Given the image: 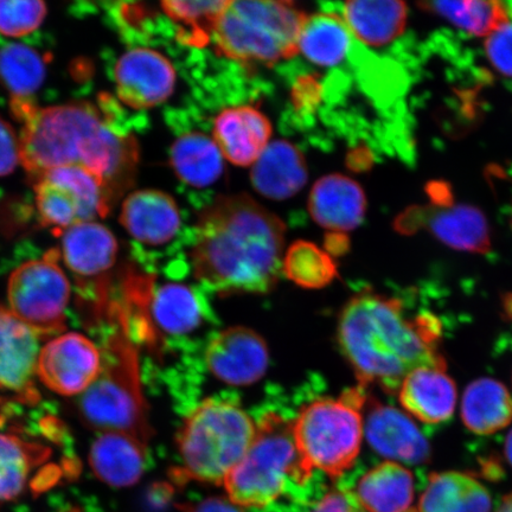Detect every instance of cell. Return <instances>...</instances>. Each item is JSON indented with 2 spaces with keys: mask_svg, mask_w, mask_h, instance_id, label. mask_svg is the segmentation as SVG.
<instances>
[{
  "mask_svg": "<svg viewBox=\"0 0 512 512\" xmlns=\"http://www.w3.org/2000/svg\"><path fill=\"white\" fill-rule=\"evenodd\" d=\"M176 76L172 63L149 48L128 50L114 69L119 100L137 111L149 110L168 100L174 93Z\"/></svg>",
  "mask_w": 512,
  "mask_h": 512,
  "instance_id": "obj_14",
  "label": "cell"
},
{
  "mask_svg": "<svg viewBox=\"0 0 512 512\" xmlns=\"http://www.w3.org/2000/svg\"><path fill=\"white\" fill-rule=\"evenodd\" d=\"M101 369V351L86 336L64 334L44 345L38 356L37 376L57 394H83Z\"/></svg>",
  "mask_w": 512,
  "mask_h": 512,
  "instance_id": "obj_13",
  "label": "cell"
},
{
  "mask_svg": "<svg viewBox=\"0 0 512 512\" xmlns=\"http://www.w3.org/2000/svg\"><path fill=\"white\" fill-rule=\"evenodd\" d=\"M256 424L238 401L215 396L190 409L177 434L181 465L172 469L178 484L221 485L248 451Z\"/></svg>",
  "mask_w": 512,
  "mask_h": 512,
  "instance_id": "obj_6",
  "label": "cell"
},
{
  "mask_svg": "<svg viewBox=\"0 0 512 512\" xmlns=\"http://www.w3.org/2000/svg\"><path fill=\"white\" fill-rule=\"evenodd\" d=\"M366 408L364 432L380 456L409 465L430 460L431 446L409 416L374 399L367 400Z\"/></svg>",
  "mask_w": 512,
  "mask_h": 512,
  "instance_id": "obj_17",
  "label": "cell"
},
{
  "mask_svg": "<svg viewBox=\"0 0 512 512\" xmlns=\"http://www.w3.org/2000/svg\"><path fill=\"white\" fill-rule=\"evenodd\" d=\"M106 319L110 332L101 352V369L92 386L81 394V419L95 431L130 434L147 445L152 431L136 343L128 335L119 304H112Z\"/></svg>",
  "mask_w": 512,
  "mask_h": 512,
  "instance_id": "obj_5",
  "label": "cell"
},
{
  "mask_svg": "<svg viewBox=\"0 0 512 512\" xmlns=\"http://www.w3.org/2000/svg\"><path fill=\"white\" fill-rule=\"evenodd\" d=\"M61 234L60 254L78 281L80 297L96 317L106 318L111 303L105 275L117 260V239L110 229L95 221L75 224Z\"/></svg>",
  "mask_w": 512,
  "mask_h": 512,
  "instance_id": "obj_11",
  "label": "cell"
},
{
  "mask_svg": "<svg viewBox=\"0 0 512 512\" xmlns=\"http://www.w3.org/2000/svg\"><path fill=\"white\" fill-rule=\"evenodd\" d=\"M511 219H512V214H511Z\"/></svg>",
  "mask_w": 512,
  "mask_h": 512,
  "instance_id": "obj_43",
  "label": "cell"
},
{
  "mask_svg": "<svg viewBox=\"0 0 512 512\" xmlns=\"http://www.w3.org/2000/svg\"><path fill=\"white\" fill-rule=\"evenodd\" d=\"M356 512H366V511H363L362 509L357 508Z\"/></svg>",
  "mask_w": 512,
  "mask_h": 512,
  "instance_id": "obj_42",
  "label": "cell"
},
{
  "mask_svg": "<svg viewBox=\"0 0 512 512\" xmlns=\"http://www.w3.org/2000/svg\"><path fill=\"white\" fill-rule=\"evenodd\" d=\"M354 40L341 15L323 12L306 16L298 51L318 67H337L351 55Z\"/></svg>",
  "mask_w": 512,
  "mask_h": 512,
  "instance_id": "obj_27",
  "label": "cell"
},
{
  "mask_svg": "<svg viewBox=\"0 0 512 512\" xmlns=\"http://www.w3.org/2000/svg\"><path fill=\"white\" fill-rule=\"evenodd\" d=\"M418 512H491L488 489L462 472L433 473L428 478Z\"/></svg>",
  "mask_w": 512,
  "mask_h": 512,
  "instance_id": "obj_26",
  "label": "cell"
},
{
  "mask_svg": "<svg viewBox=\"0 0 512 512\" xmlns=\"http://www.w3.org/2000/svg\"><path fill=\"white\" fill-rule=\"evenodd\" d=\"M179 510L183 512H245L227 499L210 497L200 502H188L179 505Z\"/></svg>",
  "mask_w": 512,
  "mask_h": 512,
  "instance_id": "obj_39",
  "label": "cell"
},
{
  "mask_svg": "<svg viewBox=\"0 0 512 512\" xmlns=\"http://www.w3.org/2000/svg\"><path fill=\"white\" fill-rule=\"evenodd\" d=\"M309 178L302 151L286 140L268 144L252 165L251 182L261 196L284 201L297 195Z\"/></svg>",
  "mask_w": 512,
  "mask_h": 512,
  "instance_id": "obj_22",
  "label": "cell"
},
{
  "mask_svg": "<svg viewBox=\"0 0 512 512\" xmlns=\"http://www.w3.org/2000/svg\"><path fill=\"white\" fill-rule=\"evenodd\" d=\"M441 325L432 313L409 317L399 299L364 291L344 306L338 343L358 384L399 393L403 380L421 367L446 368L440 354Z\"/></svg>",
  "mask_w": 512,
  "mask_h": 512,
  "instance_id": "obj_2",
  "label": "cell"
},
{
  "mask_svg": "<svg viewBox=\"0 0 512 512\" xmlns=\"http://www.w3.org/2000/svg\"><path fill=\"white\" fill-rule=\"evenodd\" d=\"M120 222L134 240L160 247L178 234L182 217L176 201L166 192L139 190L127 196Z\"/></svg>",
  "mask_w": 512,
  "mask_h": 512,
  "instance_id": "obj_19",
  "label": "cell"
},
{
  "mask_svg": "<svg viewBox=\"0 0 512 512\" xmlns=\"http://www.w3.org/2000/svg\"><path fill=\"white\" fill-rule=\"evenodd\" d=\"M46 62L34 48L10 43L0 49V83L14 102L29 101L46 79Z\"/></svg>",
  "mask_w": 512,
  "mask_h": 512,
  "instance_id": "obj_32",
  "label": "cell"
},
{
  "mask_svg": "<svg viewBox=\"0 0 512 512\" xmlns=\"http://www.w3.org/2000/svg\"><path fill=\"white\" fill-rule=\"evenodd\" d=\"M496 512H512V494L503 497Z\"/></svg>",
  "mask_w": 512,
  "mask_h": 512,
  "instance_id": "obj_41",
  "label": "cell"
},
{
  "mask_svg": "<svg viewBox=\"0 0 512 512\" xmlns=\"http://www.w3.org/2000/svg\"><path fill=\"white\" fill-rule=\"evenodd\" d=\"M224 157L215 140L202 132L181 134L171 146L175 174L192 188H207L219 181Z\"/></svg>",
  "mask_w": 512,
  "mask_h": 512,
  "instance_id": "obj_28",
  "label": "cell"
},
{
  "mask_svg": "<svg viewBox=\"0 0 512 512\" xmlns=\"http://www.w3.org/2000/svg\"><path fill=\"white\" fill-rule=\"evenodd\" d=\"M38 335L14 313L0 306V388L10 390L27 403H35Z\"/></svg>",
  "mask_w": 512,
  "mask_h": 512,
  "instance_id": "obj_16",
  "label": "cell"
},
{
  "mask_svg": "<svg viewBox=\"0 0 512 512\" xmlns=\"http://www.w3.org/2000/svg\"><path fill=\"white\" fill-rule=\"evenodd\" d=\"M364 387L345 390L339 398H319L293 418V434L300 457L313 471L341 478L354 466L361 451L367 395Z\"/></svg>",
  "mask_w": 512,
  "mask_h": 512,
  "instance_id": "obj_8",
  "label": "cell"
},
{
  "mask_svg": "<svg viewBox=\"0 0 512 512\" xmlns=\"http://www.w3.org/2000/svg\"><path fill=\"white\" fill-rule=\"evenodd\" d=\"M462 419L478 435L497 433L512 421V398L503 383L492 379L473 381L462 401Z\"/></svg>",
  "mask_w": 512,
  "mask_h": 512,
  "instance_id": "obj_29",
  "label": "cell"
},
{
  "mask_svg": "<svg viewBox=\"0 0 512 512\" xmlns=\"http://www.w3.org/2000/svg\"><path fill=\"white\" fill-rule=\"evenodd\" d=\"M60 252L49 251L41 259L19 266L8 287L10 311L38 337L66 330L70 284L60 264Z\"/></svg>",
  "mask_w": 512,
  "mask_h": 512,
  "instance_id": "obj_9",
  "label": "cell"
},
{
  "mask_svg": "<svg viewBox=\"0 0 512 512\" xmlns=\"http://www.w3.org/2000/svg\"><path fill=\"white\" fill-rule=\"evenodd\" d=\"M21 163V140L11 125L0 118V177L11 174Z\"/></svg>",
  "mask_w": 512,
  "mask_h": 512,
  "instance_id": "obj_37",
  "label": "cell"
},
{
  "mask_svg": "<svg viewBox=\"0 0 512 512\" xmlns=\"http://www.w3.org/2000/svg\"><path fill=\"white\" fill-rule=\"evenodd\" d=\"M422 10L446 19L454 27L476 37H488L512 19V4L497 2H422Z\"/></svg>",
  "mask_w": 512,
  "mask_h": 512,
  "instance_id": "obj_30",
  "label": "cell"
},
{
  "mask_svg": "<svg viewBox=\"0 0 512 512\" xmlns=\"http://www.w3.org/2000/svg\"><path fill=\"white\" fill-rule=\"evenodd\" d=\"M309 211L320 227L337 234L356 229L366 216L367 197L360 184L347 176H324L313 185Z\"/></svg>",
  "mask_w": 512,
  "mask_h": 512,
  "instance_id": "obj_20",
  "label": "cell"
},
{
  "mask_svg": "<svg viewBox=\"0 0 512 512\" xmlns=\"http://www.w3.org/2000/svg\"><path fill=\"white\" fill-rule=\"evenodd\" d=\"M38 214L46 226L64 230L94 222L110 211L114 198L105 179L82 166H61L36 179Z\"/></svg>",
  "mask_w": 512,
  "mask_h": 512,
  "instance_id": "obj_10",
  "label": "cell"
},
{
  "mask_svg": "<svg viewBox=\"0 0 512 512\" xmlns=\"http://www.w3.org/2000/svg\"><path fill=\"white\" fill-rule=\"evenodd\" d=\"M504 453L505 458H507L509 464L512 466V430L509 432L507 439H505Z\"/></svg>",
  "mask_w": 512,
  "mask_h": 512,
  "instance_id": "obj_40",
  "label": "cell"
},
{
  "mask_svg": "<svg viewBox=\"0 0 512 512\" xmlns=\"http://www.w3.org/2000/svg\"><path fill=\"white\" fill-rule=\"evenodd\" d=\"M341 16L355 40L381 48L405 32L408 8L406 3L392 0H354L343 5Z\"/></svg>",
  "mask_w": 512,
  "mask_h": 512,
  "instance_id": "obj_25",
  "label": "cell"
},
{
  "mask_svg": "<svg viewBox=\"0 0 512 512\" xmlns=\"http://www.w3.org/2000/svg\"><path fill=\"white\" fill-rule=\"evenodd\" d=\"M272 137V124L252 106L229 107L217 115L213 139L224 159L238 166H252Z\"/></svg>",
  "mask_w": 512,
  "mask_h": 512,
  "instance_id": "obj_18",
  "label": "cell"
},
{
  "mask_svg": "<svg viewBox=\"0 0 512 512\" xmlns=\"http://www.w3.org/2000/svg\"><path fill=\"white\" fill-rule=\"evenodd\" d=\"M94 475L114 488L137 484L146 467V445L130 434L101 433L89 453Z\"/></svg>",
  "mask_w": 512,
  "mask_h": 512,
  "instance_id": "obj_24",
  "label": "cell"
},
{
  "mask_svg": "<svg viewBox=\"0 0 512 512\" xmlns=\"http://www.w3.org/2000/svg\"><path fill=\"white\" fill-rule=\"evenodd\" d=\"M433 206L406 211L396 221L402 233L426 228L447 247L458 251L485 254L491 251L488 220L479 209L469 204H454L433 197Z\"/></svg>",
  "mask_w": 512,
  "mask_h": 512,
  "instance_id": "obj_12",
  "label": "cell"
},
{
  "mask_svg": "<svg viewBox=\"0 0 512 512\" xmlns=\"http://www.w3.org/2000/svg\"><path fill=\"white\" fill-rule=\"evenodd\" d=\"M47 5L40 0H0V34L19 38L41 27Z\"/></svg>",
  "mask_w": 512,
  "mask_h": 512,
  "instance_id": "obj_35",
  "label": "cell"
},
{
  "mask_svg": "<svg viewBox=\"0 0 512 512\" xmlns=\"http://www.w3.org/2000/svg\"><path fill=\"white\" fill-rule=\"evenodd\" d=\"M229 0H207V2H163L166 16L177 25L178 41L194 48L207 47L213 40L217 22Z\"/></svg>",
  "mask_w": 512,
  "mask_h": 512,
  "instance_id": "obj_33",
  "label": "cell"
},
{
  "mask_svg": "<svg viewBox=\"0 0 512 512\" xmlns=\"http://www.w3.org/2000/svg\"><path fill=\"white\" fill-rule=\"evenodd\" d=\"M306 15L291 2L229 0L216 24L217 54L242 64H271L299 54Z\"/></svg>",
  "mask_w": 512,
  "mask_h": 512,
  "instance_id": "obj_7",
  "label": "cell"
},
{
  "mask_svg": "<svg viewBox=\"0 0 512 512\" xmlns=\"http://www.w3.org/2000/svg\"><path fill=\"white\" fill-rule=\"evenodd\" d=\"M204 361L216 379L230 386H249L266 374L270 356L261 336L235 326L210 337Z\"/></svg>",
  "mask_w": 512,
  "mask_h": 512,
  "instance_id": "obj_15",
  "label": "cell"
},
{
  "mask_svg": "<svg viewBox=\"0 0 512 512\" xmlns=\"http://www.w3.org/2000/svg\"><path fill=\"white\" fill-rule=\"evenodd\" d=\"M357 504L345 489L328 492L310 512H356Z\"/></svg>",
  "mask_w": 512,
  "mask_h": 512,
  "instance_id": "obj_38",
  "label": "cell"
},
{
  "mask_svg": "<svg viewBox=\"0 0 512 512\" xmlns=\"http://www.w3.org/2000/svg\"><path fill=\"white\" fill-rule=\"evenodd\" d=\"M15 113L24 120L21 163L32 177L75 165L104 178L115 197L131 187L139 160L136 139L95 106L79 102L37 110L24 102Z\"/></svg>",
  "mask_w": 512,
  "mask_h": 512,
  "instance_id": "obj_3",
  "label": "cell"
},
{
  "mask_svg": "<svg viewBox=\"0 0 512 512\" xmlns=\"http://www.w3.org/2000/svg\"><path fill=\"white\" fill-rule=\"evenodd\" d=\"M285 223L246 194L220 196L201 211L190 251L204 290L267 293L283 272Z\"/></svg>",
  "mask_w": 512,
  "mask_h": 512,
  "instance_id": "obj_1",
  "label": "cell"
},
{
  "mask_svg": "<svg viewBox=\"0 0 512 512\" xmlns=\"http://www.w3.org/2000/svg\"><path fill=\"white\" fill-rule=\"evenodd\" d=\"M357 507L366 512H418L412 507V472L395 462L373 467L349 490Z\"/></svg>",
  "mask_w": 512,
  "mask_h": 512,
  "instance_id": "obj_23",
  "label": "cell"
},
{
  "mask_svg": "<svg viewBox=\"0 0 512 512\" xmlns=\"http://www.w3.org/2000/svg\"><path fill=\"white\" fill-rule=\"evenodd\" d=\"M406 411L428 425L450 420L457 403V388L446 368L421 367L406 376L399 389Z\"/></svg>",
  "mask_w": 512,
  "mask_h": 512,
  "instance_id": "obj_21",
  "label": "cell"
},
{
  "mask_svg": "<svg viewBox=\"0 0 512 512\" xmlns=\"http://www.w3.org/2000/svg\"><path fill=\"white\" fill-rule=\"evenodd\" d=\"M304 463L293 418L266 411L245 457L224 479L230 501L252 512H310L325 495L324 479Z\"/></svg>",
  "mask_w": 512,
  "mask_h": 512,
  "instance_id": "obj_4",
  "label": "cell"
},
{
  "mask_svg": "<svg viewBox=\"0 0 512 512\" xmlns=\"http://www.w3.org/2000/svg\"><path fill=\"white\" fill-rule=\"evenodd\" d=\"M48 457L46 447L0 433V502L12 501L21 495L31 471Z\"/></svg>",
  "mask_w": 512,
  "mask_h": 512,
  "instance_id": "obj_31",
  "label": "cell"
},
{
  "mask_svg": "<svg viewBox=\"0 0 512 512\" xmlns=\"http://www.w3.org/2000/svg\"><path fill=\"white\" fill-rule=\"evenodd\" d=\"M484 50L491 66L512 79V19L485 38Z\"/></svg>",
  "mask_w": 512,
  "mask_h": 512,
  "instance_id": "obj_36",
  "label": "cell"
},
{
  "mask_svg": "<svg viewBox=\"0 0 512 512\" xmlns=\"http://www.w3.org/2000/svg\"><path fill=\"white\" fill-rule=\"evenodd\" d=\"M283 272L294 283L304 287H322L337 274L334 260L311 242L298 241L283 259Z\"/></svg>",
  "mask_w": 512,
  "mask_h": 512,
  "instance_id": "obj_34",
  "label": "cell"
}]
</instances>
